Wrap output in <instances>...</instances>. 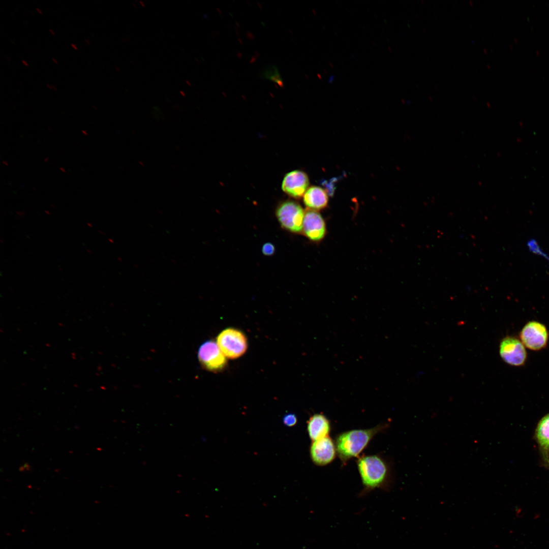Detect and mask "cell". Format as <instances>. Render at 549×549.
Returning <instances> with one entry per match:
<instances>
[{"instance_id": "cell-4", "label": "cell", "mask_w": 549, "mask_h": 549, "mask_svg": "<svg viewBox=\"0 0 549 549\" xmlns=\"http://www.w3.org/2000/svg\"><path fill=\"white\" fill-rule=\"evenodd\" d=\"M226 357L235 359L241 356L248 347L245 335L240 330L228 328L218 336L216 342Z\"/></svg>"}, {"instance_id": "cell-6", "label": "cell", "mask_w": 549, "mask_h": 549, "mask_svg": "<svg viewBox=\"0 0 549 549\" xmlns=\"http://www.w3.org/2000/svg\"><path fill=\"white\" fill-rule=\"evenodd\" d=\"M499 353L502 359L507 364L520 367L527 359L526 347L520 339L513 336L504 337L500 344Z\"/></svg>"}, {"instance_id": "cell-16", "label": "cell", "mask_w": 549, "mask_h": 549, "mask_svg": "<svg viewBox=\"0 0 549 549\" xmlns=\"http://www.w3.org/2000/svg\"><path fill=\"white\" fill-rule=\"evenodd\" d=\"M46 86L51 90H57L56 87L53 85L50 84H47Z\"/></svg>"}, {"instance_id": "cell-13", "label": "cell", "mask_w": 549, "mask_h": 549, "mask_svg": "<svg viewBox=\"0 0 549 549\" xmlns=\"http://www.w3.org/2000/svg\"><path fill=\"white\" fill-rule=\"evenodd\" d=\"M328 196L325 190L317 186H312L308 188L303 196V201L306 206L314 210H320L325 207L328 204Z\"/></svg>"}, {"instance_id": "cell-23", "label": "cell", "mask_w": 549, "mask_h": 549, "mask_svg": "<svg viewBox=\"0 0 549 549\" xmlns=\"http://www.w3.org/2000/svg\"><path fill=\"white\" fill-rule=\"evenodd\" d=\"M333 79V76H332V77H330L329 79V80H328V82L330 83L331 81H332Z\"/></svg>"}, {"instance_id": "cell-3", "label": "cell", "mask_w": 549, "mask_h": 549, "mask_svg": "<svg viewBox=\"0 0 549 549\" xmlns=\"http://www.w3.org/2000/svg\"><path fill=\"white\" fill-rule=\"evenodd\" d=\"M304 214L301 206L292 200L281 203L276 210L277 218L282 227L295 233L302 232Z\"/></svg>"}, {"instance_id": "cell-18", "label": "cell", "mask_w": 549, "mask_h": 549, "mask_svg": "<svg viewBox=\"0 0 549 549\" xmlns=\"http://www.w3.org/2000/svg\"><path fill=\"white\" fill-rule=\"evenodd\" d=\"M84 42H85V44H86V45H88V46H89V45H90V41H89V40H88L87 39H85L84 40Z\"/></svg>"}, {"instance_id": "cell-5", "label": "cell", "mask_w": 549, "mask_h": 549, "mask_svg": "<svg viewBox=\"0 0 549 549\" xmlns=\"http://www.w3.org/2000/svg\"><path fill=\"white\" fill-rule=\"evenodd\" d=\"M519 337L526 348L538 351L547 346L549 332L544 324L533 320L525 324L520 332Z\"/></svg>"}, {"instance_id": "cell-7", "label": "cell", "mask_w": 549, "mask_h": 549, "mask_svg": "<svg viewBox=\"0 0 549 549\" xmlns=\"http://www.w3.org/2000/svg\"><path fill=\"white\" fill-rule=\"evenodd\" d=\"M199 362L206 369L219 371L226 365V357L215 342L209 340L204 342L198 352Z\"/></svg>"}, {"instance_id": "cell-14", "label": "cell", "mask_w": 549, "mask_h": 549, "mask_svg": "<svg viewBox=\"0 0 549 549\" xmlns=\"http://www.w3.org/2000/svg\"><path fill=\"white\" fill-rule=\"evenodd\" d=\"M284 423L288 426H292L297 423V417L293 413L286 414L283 417Z\"/></svg>"}, {"instance_id": "cell-15", "label": "cell", "mask_w": 549, "mask_h": 549, "mask_svg": "<svg viewBox=\"0 0 549 549\" xmlns=\"http://www.w3.org/2000/svg\"><path fill=\"white\" fill-rule=\"evenodd\" d=\"M262 252L266 256H272L275 252L274 245L270 242H266L262 247Z\"/></svg>"}, {"instance_id": "cell-21", "label": "cell", "mask_w": 549, "mask_h": 549, "mask_svg": "<svg viewBox=\"0 0 549 549\" xmlns=\"http://www.w3.org/2000/svg\"><path fill=\"white\" fill-rule=\"evenodd\" d=\"M36 11H37V12H38V13H39V14H42V9H41V8H36Z\"/></svg>"}, {"instance_id": "cell-19", "label": "cell", "mask_w": 549, "mask_h": 549, "mask_svg": "<svg viewBox=\"0 0 549 549\" xmlns=\"http://www.w3.org/2000/svg\"><path fill=\"white\" fill-rule=\"evenodd\" d=\"M21 62L23 64V65H24L25 66H26V67L28 66L27 62L26 60H22Z\"/></svg>"}, {"instance_id": "cell-10", "label": "cell", "mask_w": 549, "mask_h": 549, "mask_svg": "<svg viewBox=\"0 0 549 549\" xmlns=\"http://www.w3.org/2000/svg\"><path fill=\"white\" fill-rule=\"evenodd\" d=\"M534 439L541 459V464L549 469V413L542 416L535 428Z\"/></svg>"}, {"instance_id": "cell-12", "label": "cell", "mask_w": 549, "mask_h": 549, "mask_svg": "<svg viewBox=\"0 0 549 549\" xmlns=\"http://www.w3.org/2000/svg\"><path fill=\"white\" fill-rule=\"evenodd\" d=\"M307 431L312 441L329 436L331 431L330 421L322 413L315 414L310 417L307 422Z\"/></svg>"}, {"instance_id": "cell-8", "label": "cell", "mask_w": 549, "mask_h": 549, "mask_svg": "<svg viewBox=\"0 0 549 549\" xmlns=\"http://www.w3.org/2000/svg\"><path fill=\"white\" fill-rule=\"evenodd\" d=\"M311 458L317 466L331 463L337 454L334 441L329 436L313 441L310 449Z\"/></svg>"}, {"instance_id": "cell-9", "label": "cell", "mask_w": 549, "mask_h": 549, "mask_svg": "<svg viewBox=\"0 0 549 549\" xmlns=\"http://www.w3.org/2000/svg\"><path fill=\"white\" fill-rule=\"evenodd\" d=\"M309 184V177L303 171L298 170L286 173L282 180V191L289 196L298 199L303 196Z\"/></svg>"}, {"instance_id": "cell-11", "label": "cell", "mask_w": 549, "mask_h": 549, "mask_svg": "<svg viewBox=\"0 0 549 549\" xmlns=\"http://www.w3.org/2000/svg\"><path fill=\"white\" fill-rule=\"evenodd\" d=\"M302 232L312 241H318L323 239L326 233V226L319 212L312 209L305 211Z\"/></svg>"}, {"instance_id": "cell-17", "label": "cell", "mask_w": 549, "mask_h": 549, "mask_svg": "<svg viewBox=\"0 0 549 549\" xmlns=\"http://www.w3.org/2000/svg\"><path fill=\"white\" fill-rule=\"evenodd\" d=\"M71 47H72V48L73 49H74V50H77L78 49V47H77V45H76V44H73V43H71Z\"/></svg>"}, {"instance_id": "cell-2", "label": "cell", "mask_w": 549, "mask_h": 549, "mask_svg": "<svg viewBox=\"0 0 549 549\" xmlns=\"http://www.w3.org/2000/svg\"><path fill=\"white\" fill-rule=\"evenodd\" d=\"M358 472L365 492L386 488L390 480V468L378 455L362 456L357 461Z\"/></svg>"}, {"instance_id": "cell-1", "label": "cell", "mask_w": 549, "mask_h": 549, "mask_svg": "<svg viewBox=\"0 0 549 549\" xmlns=\"http://www.w3.org/2000/svg\"><path fill=\"white\" fill-rule=\"evenodd\" d=\"M387 427V423H381L372 428L353 429L338 434L334 442L341 461L345 463L358 457L373 437Z\"/></svg>"}, {"instance_id": "cell-22", "label": "cell", "mask_w": 549, "mask_h": 549, "mask_svg": "<svg viewBox=\"0 0 549 549\" xmlns=\"http://www.w3.org/2000/svg\"><path fill=\"white\" fill-rule=\"evenodd\" d=\"M51 60L54 64H57L58 63L57 60L55 58H52Z\"/></svg>"}, {"instance_id": "cell-20", "label": "cell", "mask_w": 549, "mask_h": 549, "mask_svg": "<svg viewBox=\"0 0 549 549\" xmlns=\"http://www.w3.org/2000/svg\"><path fill=\"white\" fill-rule=\"evenodd\" d=\"M49 32L52 35H55V31L53 29H51V28H50L49 29Z\"/></svg>"}]
</instances>
